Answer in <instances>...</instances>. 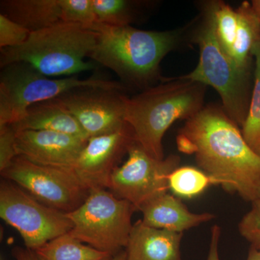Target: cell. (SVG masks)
Returning a JSON list of instances; mask_svg holds the SVG:
<instances>
[{
    "mask_svg": "<svg viewBox=\"0 0 260 260\" xmlns=\"http://www.w3.org/2000/svg\"><path fill=\"white\" fill-rule=\"evenodd\" d=\"M183 234L148 226L142 220L133 224L126 247V260H182Z\"/></svg>",
    "mask_w": 260,
    "mask_h": 260,
    "instance_id": "5bb4252c",
    "label": "cell"
},
{
    "mask_svg": "<svg viewBox=\"0 0 260 260\" xmlns=\"http://www.w3.org/2000/svg\"><path fill=\"white\" fill-rule=\"evenodd\" d=\"M97 39L98 32L93 29L61 21L30 32L23 45L1 49L0 67L25 63L51 78L95 69L96 64L85 59L89 58Z\"/></svg>",
    "mask_w": 260,
    "mask_h": 260,
    "instance_id": "277c9868",
    "label": "cell"
},
{
    "mask_svg": "<svg viewBox=\"0 0 260 260\" xmlns=\"http://www.w3.org/2000/svg\"><path fill=\"white\" fill-rule=\"evenodd\" d=\"M30 32L4 15L0 14V47H18L28 40Z\"/></svg>",
    "mask_w": 260,
    "mask_h": 260,
    "instance_id": "484cf974",
    "label": "cell"
},
{
    "mask_svg": "<svg viewBox=\"0 0 260 260\" xmlns=\"http://www.w3.org/2000/svg\"><path fill=\"white\" fill-rule=\"evenodd\" d=\"M88 140L50 131L23 130L16 133L18 156L34 164L73 171Z\"/></svg>",
    "mask_w": 260,
    "mask_h": 260,
    "instance_id": "4fadbf2b",
    "label": "cell"
},
{
    "mask_svg": "<svg viewBox=\"0 0 260 260\" xmlns=\"http://www.w3.org/2000/svg\"><path fill=\"white\" fill-rule=\"evenodd\" d=\"M179 162L180 158L176 155L162 160L154 158L135 141L126 161L113 173L108 189L139 210L150 200L167 193L168 178Z\"/></svg>",
    "mask_w": 260,
    "mask_h": 260,
    "instance_id": "30bf717a",
    "label": "cell"
},
{
    "mask_svg": "<svg viewBox=\"0 0 260 260\" xmlns=\"http://www.w3.org/2000/svg\"><path fill=\"white\" fill-rule=\"evenodd\" d=\"M246 260H260V249L251 247Z\"/></svg>",
    "mask_w": 260,
    "mask_h": 260,
    "instance_id": "f546056e",
    "label": "cell"
},
{
    "mask_svg": "<svg viewBox=\"0 0 260 260\" xmlns=\"http://www.w3.org/2000/svg\"><path fill=\"white\" fill-rule=\"evenodd\" d=\"M126 97L117 90L82 88L53 100L74 116L90 138L113 133L126 124Z\"/></svg>",
    "mask_w": 260,
    "mask_h": 260,
    "instance_id": "8fae6325",
    "label": "cell"
},
{
    "mask_svg": "<svg viewBox=\"0 0 260 260\" xmlns=\"http://www.w3.org/2000/svg\"><path fill=\"white\" fill-rule=\"evenodd\" d=\"M90 28L98 32V39L89 58L114 71L124 85L142 90L164 82L160 62L181 39L177 30L151 31L98 23Z\"/></svg>",
    "mask_w": 260,
    "mask_h": 260,
    "instance_id": "7a4b0ae2",
    "label": "cell"
},
{
    "mask_svg": "<svg viewBox=\"0 0 260 260\" xmlns=\"http://www.w3.org/2000/svg\"><path fill=\"white\" fill-rule=\"evenodd\" d=\"M12 254L16 260H38L34 251L26 247L15 246L12 251Z\"/></svg>",
    "mask_w": 260,
    "mask_h": 260,
    "instance_id": "f1b7e54d",
    "label": "cell"
},
{
    "mask_svg": "<svg viewBox=\"0 0 260 260\" xmlns=\"http://www.w3.org/2000/svg\"><path fill=\"white\" fill-rule=\"evenodd\" d=\"M254 58V86L242 133L246 143L260 155V41L252 50Z\"/></svg>",
    "mask_w": 260,
    "mask_h": 260,
    "instance_id": "44dd1931",
    "label": "cell"
},
{
    "mask_svg": "<svg viewBox=\"0 0 260 260\" xmlns=\"http://www.w3.org/2000/svg\"><path fill=\"white\" fill-rule=\"evenodd\" d=\"M15 131L35 130L63 133L88 140L78 121L54 100L37 103L27 109L18 122L11 124Z\"/></svg>",
    "mask_w": 260,
    "mask_h": 260,
    "instance_id": "2e32d148",
    "label": "cell"
},
{
    "mask_svg": "<svg viewBox=\"0 0 260 260\" xmlns=\"http://www.w3.org/2000/svg\"><path fill=\"white\" fill-rule=\"evenodd\" d=\"M238 29L231 59L239 69L251 73L252 50L260 41V20L249 2L237 8Z\"/></svg>",
    "mask_w": 260,
    "mask_h": 260,
    "instance_id": "ac0fdd59",
    "label": "cell"
},
{
    "mask_svg": "<svg viewBox=\"0 0 260 260\" xmlns=\"http://www.w3.org/2000/svg\"><path fill=\"white\" fill-rule=\"evenodd\" d=\"M1 13L30 32L61 21L59 0H2Z\"/></svg>",
    "mask_w": 260,
    "mask_h": 260,
    "instance_id": "e0dca14e",
    "label": "cell"
},
{
    "mask_svg": "<svg viewBox=\"0 0 260 260\" xmlns=\"http://www.w3.org/2000/svg\"><path fill=\"white\" fill-rule=\"evenodd\" d=\"M110 260H126V254L125 251H121L119 254L113 256Z\"/></svg>",
    "mask_w": 260,
    "mask_h": 260,
    "instance_id": "1f68e13d",
    "label": "cell"
},
{
    "mask_svg": "<svg viewBox=\"0 0 260 260\" xmlns=\"http://www.w3.org/2000/svg\"><path fill=\"white\" fill-rule=\"evenodd\" d=\"M0 216L18 231L25 247L32 251L68 234L73 226L67 213L43 204L5 179L0 184Z\"/></svg>",
    "mask_w": 260,
    "mask_h": 260,
    "instance_id": "ba28073f",
    "label": "cell"
},
{
    "mask_svg": "<svg viewBox=\"0 0 260 260\" xmlns=\"http://www.w3.org/2000/svg\"><path fill=\"white\" fill-rule=\"evenodd\" d=\"M100 88L124 92L122 83L91 77L53 78L39 73L30 65L16 63L5 67L0 78V126L20 121L27 109L77 89Z\"/></svg>",
    "mask_w": 260,
    "mask_h": 260,
    "instance_id": "8992f818",
    "label": "cell"
},
{
    "mask_svg": "<svg viewBox=\"0 0 260 260\" xmlns=\"http://www.w3.org/2000/svg\"><path fill=\"white\" fill-rule=\"evenodd\" d=\"M139 210L143 213L142 221L145 225L181 234L215 217L208 213H191L175 195L168 192L150 200Z\"/></svg>",
    "mask_w": 260,
    "mask_h": 260,
    "instance_id": "9a60e30c",
    "label": "cell"
},
{
    "mask_svg": "<svg viewBox=\"0 0 260 260\" xmlns=\"http://www.w3.org/2000/svg\"><path fill=\"white\" fill-rule=\"evenodd\" d=\"M202 15L193 37V42L200 49L199 62L189 74L177 78L213 87L221 98L224 111L242 126L252 93L251 73L239 69L219 44L211 2L205 4Z\"/></svg>",
    "mask_w": 260,
    "mask_h": 260,
    "instance_id": "5b68a950",
    "label": "cell"
},
{
    "mask_svg": "<svg viewBox=\"0 0 260 260\" xmlns=\"http://www.w3.org/2000/svg\"><path fill=\"white\" fill-rule=\"evenodd\" d=\"M241 236L250 243L251 247L260 249V197L239 224Z\"/></svg>",
    "mask_w": 260,
    "mask_h": 260,
    "instance_id": "d4e9b609",
    "label": "cell"
},
{
    "mask_svg": "<svg viewBox=\"0 0 260 260\" xmlns=\"http://www.w3.org/2000/svg\"><path fill=\"white\" fill-rule=\"evenodd\" d=\"M134 205L104 188L90 189L79 208L67 213L69 234L80 242L114 256L127 246Z\"/></svg>",
    "mask_w": 260,
    "mask_h": 260,
    "instance_id": "52a82bcc",
    "label": "cell"
},
{
    "mask_svg": "<svg viewBox=\"0 0 260 260\" xmlns=\"http://www.w3.org/2000/svg\"><path fill=\"white\" fill-rule=\"evenodd\" d=\"M205 88L191 80L165 78L134 96H126L124 121L137 143L153 158L164 159V135L176 121L187 120L203 109Z\"/></svg>",
    "mask_w": 260,
    "mask_h": 260,
    "instance_id": "3957f363",
    "label": "cell"
},
{
    "mask_svg": "<svg viewBox=\"0 0 260 260\" xmlns=\"http://www.w3.org/2000/svg\"><path fill=\"white\" fill-rule=\"evenodd\" d=\"M181 153L194 155L202 171L246 201L260 197V155L223 108L210 106L186 120L177 136Z\"/></svg>",
    "mask_w": 260,
    "mask_h": 260,
    "instance_id": "6da1fadb",
    "label": "cell"
},
{
    "mask_svg": "<svg viewBox=\"0 0 260 260\" xmlns=\"http://www.w3.org/2000/svg\"><path fill=\"white\" fill-rule=\"evenodd\" d=\"M16 133L12 125L0 126V172L18 156L15 148Z\"/></svg>",
    "mask_w": 260,
    "mask_h": 260,
    "instance_id": "4316f807",
    "label": "cell"
},
{
    "mask_svg": "<svg viewBox=\"0 0 260 260\" xmlns=\"http://www.w3.org/2000/svg\"><path fill=\"white\" fill-rule=\"evenodd\" d=\"M96 23L127 26L134 23L139 3L128 0H92Z\"/></svg>",
    "mask_w": 260,
    "mask_h": 260,
    "instance_id": "7402d4cb",
    "label": "cell"
},
{
    "mask_svg": "<svg viewBox=\"0 0 260 260\" xmlns=\"http://www.w3.org/2000/svg\"><path fill=\"white\" fill-rule=\"evenodd\" d=\"M135 141L134 133L126 123L115 132L89 138L73 172L89 190L108 189L113 173Z\"/></svg>",
    "mask_w": 260,
    "mask_h": 260,
    "instance_id": "7c38bea8",
    "label": "cell"
},
{
    "mask_svg": "<svg viewBox=\"0 0 260 260\" xmlns=\"http://www.w3.org/2000/svg\"><path fill=\"white\" fill-rule=\"evenodd\" d=\"M211 5L217 39L224 52L231 58L239 23L237 10L224 2H211Z\"/></svg>",
    "mask_w": 260,
    "mask_h": 260,
    "instance_id": "603a6c76",
    "label": "cell"
},
{
    "mask_svg": "<svg viewBox=\"0 0 260 260\" xmlns=\"http://www.w3.org/2000/svg\"><path fill=\"white\" fill-rule=\"evenodd\" d=\"M59 4L61 21L89 28L96 24L92 0H59Z\"/></svg>",
    "mask_w": 260,
    "mask_h": 260,
    "instance_id": "cb8c5ba5",
    "label": "cell"
},
{
    "mask_svg": "<svg viewBox=\"0 0 260 260\" xmlns=\"http://www.w3.org/2000/svg\"><path fill=\"white\" fill-rule=\"evenodd\" d=\"M251 5H252L253 9L256 15H257L258 18L260 20V0H253L251 1Z\"/></svg>",
    "mask_w": 260,
    "mask_h": 260,
    "instance_id": "4dcf8cb0",
    "label": "cell"
},
{
    "mask_svg": "<svg viewBox=\"0 0 260 260\" xmlns=\"http://www.w3.org/2000/svg\"><path fill=\"white\" fill-rule=\"evenodd\" d=\"M34 251L38 260H110L113 257L80 242L69 233L49 241Z\"/></svg>",
    "mask_w": 260,
    "mask_h": 260,
    "instance_id": "d6986e66",
    "label": "cell"
},
{
    "mask_svg": "<svg viewBox=\"0 0 260 260\" xmlns=\"http://www.w3.org/2000/svg\"><path fill=\"white\" fill-rule=\"evenodd\" d=\"M221 229L219 225H215L211 229L209 254L208 260H220L219 257V242H220Z\"/></svg>",
    "mask_w": 260,
    "mask_h": 260,
    "instance_id": "83f0119b",
    "label": "cell"
},
{
    "mask_svg": "<svg viewBox=\"0 0 260 260\" xmlns=\"http://www.w3.org/2000/svg\"><path fill=\"white\" fill-rule=\"evenodd\" d=\"M1 175L43 204L64 213L79 208L90 192L73 171L39 165L18 155Z\"/></svg>",
    "mask_w": 260,
    "mask_h": 260,
    "instance_id": "9c48e42d",
    "label": "cell"
},
{
    "mask_svg": "<svg viewBox=\"0 0 260 260\" xmlns=\"http://www.w3.org/2000/svg\"><path fill=\"white\" fill-rule=\"evenodd\" d=\"M169 189L176 197L193 198L204 192L216 181L201 169L191 167H178L168 178Z\"/></svg>",
    "mask_w": 260,
    "mask_h": 260,
    "instance_id": "ffe728a7",
    "label": "cell"
}]
</instances>
